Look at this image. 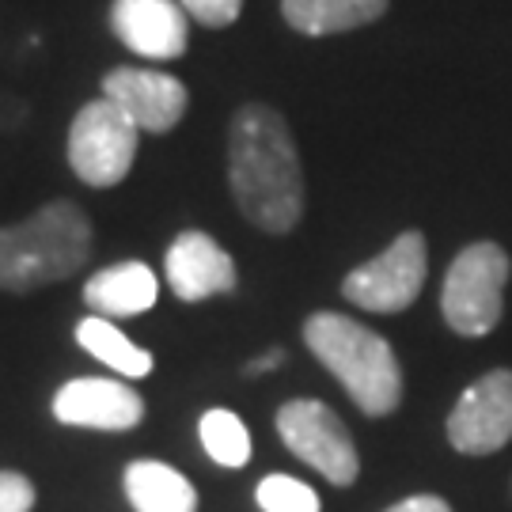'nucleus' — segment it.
Segmentation results:
<instances>
[{
	"label": "nucleus",
	"instance_id": "1",
	"mask_svg": "<svg viewBox=\"0 0 512 512\" xmlns=\"http://www.w3.org/2000/svg\"><path fill=\"white\" fill-rule=\"evenodd\" d=\"M228 186L239 213L270 236L304 217V167L289 122L266 103H247L228 126Z\"/></svg>",
	"mask_w": 512,
	"mask_h": 512
},
{
	"label": "nucleus",
	"instance_id": "2",
	"mask_svg": "<svg viewBox=\"0 0 512 512\" xmlns=\"http://www.w3.org/2000/svg\"><path fill=\"white\" fill-rule=\"evenodd\" d=\"M304 346L327 368L368 418H387L403 406V368L384 334L342 311H315L304 323Z\"/></svg>",
	"mask_w": 512,
	"mask_h": 512
},
{
	"label": "nucleus",
	"instance_id": "3",
	"mask_svg": "<svg viewBox=\"0 0 512 512\" xmlns=\"http://www.w3.org/2000/svg\"><path fill=\"white\" fill-rule=\"evenodd\" d=\"M92 220L69 198L0 228V293H38L73 277L92 255Z\"/></svg>",
	"mask_w": 512,
	"mask_h": 512
},
{
	"label": "nucleus",
	"instance_id": "4",
	"mask_svg": "<svg viewBox=\"0 0 512 512\" xmlns=\"http://www.w3.org/2000/svg\"><path fill=\"white\" fill-rule=\"evenodd\" d=\"M512 262L509 251L490 239L463 247L440 285V311L444 323L463 338H482L501 323L505 311V285Z\"/></svg>",
	"mask_w": 512,
	"mask_h": 512
},
{
	"label": "nucleus",
	"instance_id": "5",
	"mask_svg": "<svg viewBox=\"0 0 512 512\" xmlns=\"http://www.w3.org/2000/svg\"><path fill=\"white\" fill-rule=\"evenodd\" d=\"M137 145H141V129L133 126L126 110L114 107L103 95L76 110L69 126V167L80 183L110 190L133 171Z\"/></svg>",
	"mask_w": 512,
	"mask_h": 512
},
{
	"label": "nucleus",
	"instance_id": "6",
	"mask_svg": "<svg viewBox=\"0 0 512 512\" xmlns=\"http://www.w3.org/2000/svg\"><path fill=\"white\" fill-rule=\"evenodd\" d=\"M277 437L300 463L327 478L330 486H353L361 475V452L346 421L319 399H289L277 410Z\"/></svg>",
	"mask_w": 512,
	"mask_h": 512
},
{
	"label": "nucleus",
	"instance_id": "7",
	"mask_svg": "<svg viewBox=\"0 0 512 512\" xmlns=\"http://www.w3.org/2000/svg\"><path fill=\"white\" fill-rule=\"evenodd\" d=\"M429 274V255H425V236L403 232L395 243H387L376 258L365 266L349 270L342 281V296L353 308L376 311V315H399L418 300L421 285Z\"/></svg>",
	"mask_w": 512,
	"mask_h": 512
},
{
	"label": "nucleus",
	"instance_id": "8",
	"mask_svg": "<svg viewBox=\"0 0 512 512\" xmlns=\"http://www.w3.org/2000/svg\"><path fill=\"white\" fill-rule=\"evenodd\" d=\"M448 444L463 456H490L512 440V368L478 376L448 414Z\"/></svg>",
	"mask_w": 512,
	"mask_h": 512
},
{
	"label": "nucleus",
	"instance_id": "9",
	"mask_svg": "<svg viewBox=\"0 0 512 512\" xmlns=\"http://www.w3.org/2000/svg\"><path fill=\"white\" fill-rule=\"evenodd\" d=\"M54 418L73 429H99V433H129L145 421V399L110 376H76L57 387Z\"/></svg>",
	"mask_w": 512,
	"mask_h": 512
},
{
	"label": "nucleus",
	"instance_id": "10",
	"mask_svg": "<svg viewBox=\"0 0 512 512\" xmlns=\"http://www.w3.org/2000/svg\"><path fill=\"white\" fill-rule=\"evenodd\" d=\"M103 95L114 107H122L141 133H167L183 122L190 107V92L179 76L160 69L118 65L103 76Z\"/></svg>",
	"mask_w": 512,
	"mask_h": 512
},
{
	"label": "nucleus",
	"instance_id": "11",
	"mask_svg": "<svg viewBox=\"0 0 512 512\" xmlns=\"http://www.w3.org/2000/svg\"><path fill=\"white\" fill-rule=\"evenodd\" d=\"M110 31L145 61H175L190 46V16L179 0H114Z\"/></svg>",
	"mask_w": 512,
	"mask_h": 512
},
{
	"label": "nucleus",
	"instance_id": "12",
	"mask_svg": "<svg viewBox=\"0 0 512 512\" xmlns=\"http://www.w3.org/2000/svg\"><path fill=\"white\" fill-rule=\"evenodd\" d=\"M164 277L179 300L198 304L236 289V262L209 232L190 228L171 239L164 255Z\"/></svg>",
	"mask_w": 512,
	"mask_h": 512
},
{
	"label": "nucleus",
	"instance_id": "13",
	"mask_svg": "<svg viewBox=\"0 0 512 512\" xmlns=\"http://www.w3.org/2000/svg\"><path fill=\"white\" fill-rule=\"evenodd\" d=\"M156 300H160V277L152 274L148 262H137V258L103 266L84 281V304L107 319L145 315L156 308Z\"/></svg>",
	"mask_w": 512,
	"mask_h": 512
},
{
	"label": "nucleus",
	"instance_id": "14",
	"mask_svg": "<svg viewBox=\"0 0 512 512\" xmlns=\"http://www.w3.org/2000/svg\"><path fill=\"white\" fill-rule=\"evenodd\" d=\"M133 512H198L194 482L164 459H133L122 475Z\"/></svg>",
	"mask_w": 512,
	"mask_h": 512
},
{
	"label": "nucleus",
	"instance_id": "15",
	"mask_svg": "<svg viewBox=\"0 0 512 512\" xmlns=\"http://www.w3.org/2000/svg\"><path fill=\"white\" fill-rule=\"evenodd\" d=\"M73 338L84 353H92L99 365L118 372L122 380H145V376H152V368H156L152 353L145 346H137L126 330L114 327V319H107V315H95V311L84 315L76 323Z\"/></svg>",
	"mask_w": 512,
	"mask_h": 512
},
{
	"label": "nucleus",
	"instance_id": "16",
	"mask_svg": "<svg viewBox=\"0 0 512 512\" xmlns=\"http://www.w3.org/2000/svg\"><path fill=\"white\" fill-rule=\"evenodd\" d=\"M387 12V0H281V16L300 35L323 38L368 27Z\"/></svg>",
	"mask_w": 512,
	"mask_h": 512
},
{
	"label": "nucleus",
	"instance_id": "17",
	"mask_svg": "<svg viewBox=\"0 0 512 512\" xmlns=\"http://www.w3.org/2000/svg\"><path fill=\"white\" fill-rule=\"evenodd\" d=\"M198 437H202L205 456L213 459L217 467H228V471H239L247 467L251 459V433L239 414L224 410V406H213L205 410L202 421H198Z\"/></svg>",
	"mask_w": 512,
	"mask_h": 512
},
{
	"label": "nucleus",
	"instance_id": "18",
	"mask_svg": "<svg viewBox=\"0 0 512 512\" xmlns=\"http://www.w3.org/2000/svg\"><path fill=\"white\" fill-rule=\"evenodd\" d=\"M255 501L262 512H319V494L304 478L293 475H266L258 482Z\"/></svg>",
	"mask_w": 512,
	"mask_h": 512
},
{
	"label": "nucleus",
	"instance_id": "19",
	"mask_svg": "<svg viewBox=\"0 0 512 512\" xmlns=\"http://www.w3.org/2000/svg\"><path fill=\"white\" fill-rule=\"evenodd\" d=\"M186 16L198 19L202 27H232L243 12V0H179Z\"/></svg>",
	"mask_w": 512,
	"mask_h": 512
},
{
	"label": "nucleus",
	"instance_id": "20",
	"mask_svg": "<svg viewBox=\"0 0 512 512\" xmlns=\"http://www.w3.org/2000/svg\"><path fill=\"white\" fill-rule=\"evenodd\" d=\"M35 482L19 471H0V512H31L35 509Z\"/></svg>",
	"mask_w": 512,
	"mask_h": 512
},
{
	"label": "nucleus",
	"instance_id": "21",
	"mask_svg": "<svg viewBox=\"0 0 512 512\" xmlns=\"http://www.w3.org/2000/svg\"><path fill=\"white\" fill-rule=\"evenodd\" d=\"M387 512H452V505L437 494H414V497H403L399 505H391Z\"/></svg>",
	"mask_w": 512,
	"mask_h": 512
},
{
	"label": "nucleus",
	"instance_id": "22",
	"mask_svg": "<svg viewBox=\"0 0 512 512\" xmlns=\"http://www.w3.org/2000/svg\"><path fill=\"white\" fill-rule=\"evenodd\" d=\"M281 361H285V353H281V349L274 346L270 353H262V357H255V361L247 365V376H258V372H270V368H277Z\"/></svg>",
	"mask_w": 512,
	"mask_h": 512
}]
</instances>
